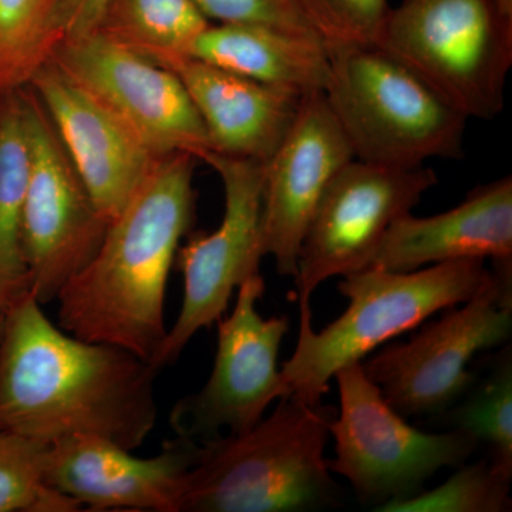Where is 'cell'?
Wrapping results in <instances>:
<instances>
[{
    "label": "cell",
    "mask_w": 512,
    "mask_h": 512,
    "mask_svg": "<svg viewBox=\"0 0 512 512\" xmlns=\"http://www.w3.org/2000/svg\"><path fill=\"white\" fill-rule=\"evenodd\" d=\"M157 370L107 343L76 338L26 293L0 336V430L50 444L94 436L136 451L156 429Z\"/></svg>",
    "instance_id": "6da1fadb"
},
{
    "label": "cell",
    "mask_w": 512,
    "mask_h": 512,
    "mask_svg": "<svg viewBox=\"0 0 512 512\" xmlns=\"http://www.w3.org/2000/svg\"><path fill=\"white\" fill-rule=\"evenodd\" d=\"M197 158L164 157L110 222L92 259L57 295L60 326L150 362L163 345L165 293L181 242L195 222Z\"/></svg>",
    "instance_id": "7a4b0ae2"
},
{
    "label": "cell",
    "mask_w": 512,
    "mask_h": 512,
    "mask_svg": "<svg viewBox=\"0 0 512 512\" xmlns=\"http://www.w3.org/2000/svg\"><path fill=\"white\" fill-rule=\"evenodd\" d=\"M338 410L279 399L238 434L200 443L180 512H306L338 508L342 491L325 457Z\"/></svg>",
    "instance_id": "3957f363"
},
{
    "label": "cell",
    "mask_w": 512,
    "mask_h": 512,
    "mask_svg": "<svg viewBox=\"0 0 512 512\" xmlns=\"http://www.w3.org/2000/svg\"><path fill=\"white\" fill-rule=\"evenodd\" d=\"M490 275L485 259L470 258L424 266L412 272L367 268L343 276L338 291L349 301L340 318L320 332L312 319L299 323V338L281 373L299 402L322 403L340 367L363 362L430 316L467 302Z\"/></svg>",
    "instance_id": "277c9868"
},
{
    "label": "cell",
    "mask_w": 512,
    "mask_h": 512,
    "mask_svg": "<svg viewBox=\"0 0 512 512\" xmlns=\"http://www.w3.org/2000/svg\"><path fill=\"white\" fill-rule=\"evenodd\" d=\"M328 46V45H326ZM323 94L356 160L416 168L464 157L467 117L377 45L328 46Z\"/></svg>",
    "instance_id": "5b68a950"
},
{
    "label": "cell",
    "mask_w": 512,
    "mask_h": 512,
    "mask_svg": "<svg viewBox=\"0 0 512 512\" xmlns=\"http://www.w3.org/2000/svg\"><path fill=\"white\" fill-rule=\"evenodd\" d=\"M377 46L468 120H494L504 110L512 16L495 0H402Z\"/></svg>",
    "instance_id": "8992f818"
},
{
    "label": "cell",
    "mask_w": 512,
    "mask_h": 512,
    "mask_svg": "<svg viewBox=\"0 0 512 512\" xmlns=\"http://www.w3.org/2000/svg\"><path fill=\"white\" fill-rule=\"evenodd\" d=\"M333 377L340 410L329 427L335 458L328 467L346 478L357 501L372 511L416 497L437 471L463 466L478 450L464 431L426 433L410 426L384 400L362 362L340 367Z\"/></svg>",
    "instance_id": "52a82bcc"
},
{
    "label": "cell",
    "mask_w": 512,
    "mask_h": 512,
    "mask_svg": "<svg viewBox=\"0 0 512 512\" xmlns=\"http://www.w3.org/2000/svg\"><path fill=\"white\" fill-rule=\"evenodd\" d=\"M512 333V285L491 272L473 298L427 323L407 342L362 362L367 377L404 419H439L476 380L471 360L501 348Z\"/></svg>",
    "instance_id": "ba28073f"
},
{
    "label": "cell",
    "mask_w": 512,
    "mask_h": 512,
    "mask_svg": "<svg viewBox=\"0 0 512 512\" xmlns=\"http://www.w3.org/2000/svg\"><path fill=\"white\" fill-rule=\"evenodd\" d=\"M200 161L221 178L224 217L215 231H191L178 248L175 266L183 274V303L150 360L157 372L173 366L200 330L210 329L227 313L232 295L259 274L265 256L261 221L265 163L211 150Z\"/></svg>",
    "instance_id": "9c48e42d"
},
{
    "label": "cell",
    "mask_w": 512,
    "mask_h": 512,
    "mask_svg": "<svg viewBox=\"0 0 512 512\" xmlns=\"http://www.w3.org/2000/svg\"><path fill=\"white\" fill-rule=\"evenodd\" d=\"M437 183L426 165L384 167L356 158L346 164L323 194L299 249L293 279L301 318L312 319L311 298L323 282L369 268L393 222Z\"/></svg>",
    "instance_id": "30bf717a"
},
{
    "label": "cell",
    "mask_w": 512,
    "mask_h": 512,
    "mask_svg": "<svg viewBox=\"0 0 512 512\" xmlns=\"http://www.w3.org/2000/svg\"><path fill=\"white\" fill-rule=\"evenodd\" d=\"M29 175L23 208V255L29 293L40 305L56 301L100 247L109 221L67 156L56 128L29 86Z\"/></svg>",
    "instance_id": "8fae6325"
},
{
    "label": "cell",
    "mask_w": 512,
    "mask_h": 512,
    "mask_svg": "<svg viewBox=\"0 0 512 512\" xmlns=\"http://www.w3.org/2000/svg\"><path fill=\"white\" fill-rule=\"evenodd\" d=\"M265 291L261 272L239 286L234 311L217 322V355L207 383L171 409L175 436L202 443L217 439L224 430L244 433L275 400L291 396L278 367L289 320L259 315L258 302Z\"/></svg>",
    "instance_id": "7c38bea8"
},
{
    "label": "cell",
    "mask_w": 512,
    "mask_h": 512,
    "mask_svg": "<svg viewBox=\"0 0 512 512\" xmlns=\"http://www.w3.org/2000/svg\"><path fill=\"white\" fill-rule=\"evenodd\" d=\"M120 117L156 156L211 150L207 128L180 77L99 32L64 42L49 57Z\"/></svg>",
    "instance_id": "4fadbf2b"
},
{
    "label": "cell",
    "mask_w": 512,
    "mask_h": 512,
    "mask_svg": "<svg viewBox=\"0 0 512 512\" xmlns=\"http://www.w3.org/2000/svg\"><path fill=\"white\" fill-rule=\"evenodd\" d=\"M94 436H72L47 444V487L89 511L180 512L185 481L200 457V443L165 440L154 457Z\"/></svg>",
    "instance_id": "5bb4252c"
},
{
    "label": "cell",
    "mask_w": 512,
    "mask_h": 512,
    "mask_svg": "<svg viewBox=\"0 0 512 512\" xmlns=\"http://www.w3.org/2000/svg\"><path fill=\"white\" fill-rule=\"evenodd\" d=\"M26 86L45 107L67 156L110 224L163 158L52 60Z\"/></svg>",
    "instance_id": "9a60e30c"
},
{
    "label": "cell",
    "mask_w": 512,
    "mask_h": 512,
    "mask_svg": "<svg viewBox=\"0 0 512 512\" xmlns=\"http://www.w3.org/2000/svg\"><path fill=\"white\" fill-rule=\"evenodd\" d=\"M355 160L325 94L303 97L291 130L265 163L262 244L276 272L295 278L303 238L323 194Z\"/></svg>",
    "instance_id": "2e32d148"
},
{
    "label": "cell",
    "mask_w": 512,
    "mask_h": 512,
    "mask_svg": "<svg viewBox=\"0 0 512 512\" xmlns=\"http://www.w3.org/2000/svg\"><path fill=\"white\" fill-rule=\"evenodd\" d=\"M490 259L491 272L512 285V177L504 175L468 192L457 207L433 217L397 218L369 268L412 272L424 266Z\"/></svg>",
    "instance_id": "e0dca14e"
},
{
    "label": "cell",
    "mask_w": 512,
    "mask_h": 512,
    "mask_svg": "<svg viewBox=\"0 0 512 512\" xmlns=\"http://www.w3.org/2000/svg\"><path fill=\"white\" fill-rule=\"evenodd\" d=\"M161 66L180 77L207 128L211 151L225 156L266 163L301 109V94L255 82L197 57H173Z\"/></svg>",
    "instance_id": "ac0fdd59"
},
{
    "label": "cell",
    "mask_w": 512,
    "mask_h": 512,
    "mask_svg": "<svg viewBox=\"0 0 512 512\" xmlns=\"http://www.w3.org/2000/svg\"><path fill=\"white\" fill-rule=\"evenodd\" d=\"M188 56L303 97L325 92L330 74L322 37L272 26L211 23Z\"/></svg>",
    "instance_id": "d6986e66"
},
{
    "label": "cell",
    "mask_w": 512,
    "mask_h": 512,
    "mask_svg": "<svg viewBox=\"0 0 512 512\" xmlns=\"http://www.w3.org/2000/svg\"><path fill=\"white\" fill-rule=\"evenodd\" d=\"M29 134L22 89L0 97V311L29 293L23 255V208L29 175Z\"/></svg>",
    "instance_id": "ffe728a7"
},
{
    "label": "cell",
    "mask_w": 512,
    "mask_h": 512,
    "mask_svg": "<svg viewBox=\"0 0 512 512\" xmlns=\"http://www.w3.org/2000/svg\"><path fill=\"white\" fill-rule=\"evenodd\" d=\"M210 25L192 0H109L94 32L163 64L190 55Z\"/></svg>",
    "instance_id": "44dd1931"
},
{
    "label": "cell",
    "mask_w": 512,
    "mask_h": 512,
    "mask_svg": "<svg viewBox=\"0 0 512 512\" xmlns=\"http://www.w3.org/2000/svg\"><path fill=\"white\" fill-rule=\"evenodd\" d=\"M460 400L439 419L448 430H460L484 446L498 471L512 477V349L501 346L487 357Z\"/></svg>",
    "instance_id": "7402d4cb"
},
{
    "label": "cell",
    "mask_w": 512,
    "mask_h": 512,
    "mask_svg": "<svg viewBox=\"0 0 512 512\" xmlns=\"http://www.w3.org/2000/svg\"><path fill=\"white\" fill-rule=\"evenodd\" d=\"M47 444L0 430V512H74L82 507L47 487Z\"/></svg>",
    "instance_id": "603a6c76"
},
{
    "label": "cell",
    "mask_w": 512,
    "mask_h": 512,
    "mask_svg": "<svg viewBox=\"0 0 512 512\" xmlns=\"http://www.w3.org/2000/svg\"><path fill=\"white\" fill-rule=\"evenodd\" d=\"M446 483L421 491L409 500L383 505L379 512H507L511 511L512 477L488 458L464 463Z\"/></svg>",
    "instance_id": "cb8c5ba5"
},
{
    "label": "cell",
    "mask_w": 512,
    "mask_h": 512,
    "mask_svg": "<svg viewBox=\"0 0 512 512\" xmlns=\"http://www.w3.org/2000/svg\"><path fill=\"white\" fill-rule=\"evenodd\" d=\"M49 0H0V97L22 89L47 62Z\"/></svg>",
    "instance_id": "d4e9b609"
},
{
    "label": "cell",
    "mask_w": 512,
    "mask_h": 512,
    "mask_svg": "<svg viewBox=\"0 0 512 512\" xmlns=\"http://www.w3.org/2000/svg\"><path fill=\"white\" fill-rule=\"evenodd\" d=\"M326 45H377L390 6L387 0H298Z\"/></svg>",
    "instance_id": "484cf974"
},
{
    "label": "cell",
    "mask_w": 512,
    "mask_h": 512,
    "mask_svg": "<svg viewBox=\"0 0 512 512\" xmlns=\"http://www.w3.org/2000/svg\"><path fill=\"white\" fill-rule=\"evenodd\" d=\"M211 23L264 25L318 35L298 0H192Z\"/></svg>",
    "instance_id": "4316f807"
},
{
    "label": "cell",
    "mask_w": 512,
    "mask_h": 512,
    "mask_svg": "<svg viewBox=\"0 0 512 512\" xmlns=\"http://www.w3.org/2000/svg\"><path fill=\"white\" fill-rule=\"evenodd\" d=\"M109 0H49L45 20L47 60L57 46L94 32Z\"/></svg>",
    "instance_id": "83f0119b"
},
{
    "label": "cell",
    "mask_w": 512,
    "mask_h": 512,
    "mask_svg": "<svg viewBox=\"0 0 512 512\" xmlns=\"http://www.w3.org/2000/svg\"><path fill=\"white\" fill-rule=\"evenodd\" d=\"M507 15L512 16V0H495Z\"/></svg>",
    "instance_id": "f1b7e54d"
},
{
    "label": "cell",
    "mask_w": 512,
    "mask_h": 512,
    "mask_svg": "<svg viewBox=\"0 0 512 512\" xmlns=\"http://www.w3.org/2000/svg\"><path fill=\"white\" fill-rule=\"evenodd\" d=\"M3 319H5V313L0 311V336H2Z\"/></svg>",
    "instance_id": "f546056e"
}]
</instances>
